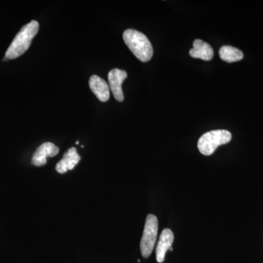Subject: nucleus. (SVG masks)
Returning <instances> with one entry per match:
<instances>
[{
  "mask_svg": "<svg viewBox=\"0 0 263 263\" xmlns=\"http://www.w3.org/2000/svg\"><path fill=\"white\" fill-rule=\"evenodd\" d=\"M123 39L129 50L143 62L149 61L153 57V47L148 37L136 29H127L123 34Z\"/></svg>",
  "mask_w": 263,
  "mask_h": 263,
  "instance_id": "obj_2",
  "label": "nucleus"
},
{
  "mask_svg": "<svg viewBox=\"0 0 263 263\" xmlns=\"http://www.w3.org/2000/svg\"><path fill=\"white\" fill-rule=\"evenodd\" d=\"M174 240V235L172 230L167 228L162 232L156 248V258L157 262L159 263L164 262L166 252L172 247Z\"/></svg>",
  "mask_w": 263,
  "mask_h": 263,
  "instance_id": "obj_7",
  "label": "nucleus"
},
{
  "mask_svg": "<svg viewBox=\"0 0 263 263\" xmlns=\"http://www.w3.org/2000/svg\"><path fill=\"white\" fill-rule=\"evenodd\" d=\"M169 250L171 251V252H172V251H173L172 247H171V248H170Z\"/></svg>",
  "mask_w": 263,
  "mask_h": 263,
  "instance_id": "obj_12",
  "label": "nucleus"
},
{
  "mask_svg": "<svg viewBox=\"0 0 263 263\" xmlns=\"http://www.w3.org/2000/svg\"><path fill=\"white\" fill-rule=\"evenodd\" d=\"M231 138V133L224 129L208 132L200 137L197 147L202 155H212L218 147L229 143Z\"/></svg>",
  "mask_w": 263,
  "mask_h": 263,
  "instance_id": "obj_3",
  "label": "nucleus"
},
{
  "mask_svg": "<svg viewBox=\"0 0 263 263\" xmlns=\"http://www.w3.org/2000/svg\"><path fill=\"white\" fill-rule=\"evenodd\" d=\"M89 87L100 101L105 103L110 98V89L108 84L98 76H91L89 79Z\"/></svg>",
  "mask_w": 263,
  "mask_h": 263,
  "instance_id": "obj_8",
  "label": "nucleus"
},
{
  "mask_svg": "<svg viewBox=\"0 0 263 263\" xmlns=\"http://www.w3.org/2000/svg\"><path fill=\"white\" fill-rule=\"evenodd\" d=\"M158 235V219L153 214H148L141 240V252L144 258H148L153 252Z\"/></svg>",
  "mask_w": 263,
  "mask_h": 263,
  "instance_id": "obj_4",
  "label": "nucleus"
},
{
  "mask_svg": "<svg viewBox=\"0 0 263 263\" xmlns=\"http://www.w3.org/2000/svg\"><path fill=\"white\" fill-rule=\"evenodd\" d=\"M80 160L81 157L78 154L77 150L72 147L67 151L62 160L57 164L56 171L59 174H65L67 171L73 169Z\"/></svg>",
  "mask_w": 263,
  "mask_h": 263,
  "instance_id": "obj_9",
  "label": "nucleus"
},
{
  "mask_svg": "<svg viewBox=\"0 0 263 263\" xmlns=\"http://www.w3.org/2000/svg\"><path fill=\"white\" fill-rule=\"evenodd\" d=\"M39 23L34 20L24 26L7 50L5 58L14 60L23 55L30 47L33 38L35 37L39 30Z\"/></svg>",
  "mask_w": 263,
  "mask_h": 263,
  "instance_id": "obj_1",
  "label": "nucleus"
},
{
  "mask_svg": "<svg viewBox=\"0 0 263 263\" xmlns=\"http://www.w3.org/2000/svg\"><path fill=\"white\" fill-rule=\"evenodd\" d=\"M60 148L50 142L41 145L32 156V163L36 167H41L47 163V157H53L58 155Z\"/></svg>",
  "mask_w": 263,
  "mask_h": 263,
  "instance_id": "obj_5",
  "label": "nucleus"
},
{
  "mask_svg": "<svg viewBox=\"0 0 263 263\" xmlns=\"http://www.w3.org/2000/svg\"><path fill=\"white\" fill-rule=\"evenodd\" d=\"M221 60L228 63L240 61L243 58V52L233 46H224L219 50Z\"/></svg>",
  "mask_w": 263,
  "mask_h": 263,
  "instance_id": "obj_11",
  "label": "nucleus"
},
{
  "mask_svg": "<svg viewBox=\"0 0 263 263\" xmlns=\"http://www.w3.org/2000/svg\"><path fill=\"white\" fill-rule=\"evenodd\" d=\"M127 77V72L124 70L116 68L109 72V86L117 101L122 102L124 100L122 85Z\"/></svg>",
  "mask_w": 263,
  "mask_h": 263,
  "instance_id": "obj_6",
  "label": "nucleus"
},
{
  "mask_svg": "<svg viewBox=\"0 0 263 263\" xmlns=\"http://www.w3.org/2000/svg\"><path fill=\"white\" fill-rule=\"evenodd\" d=\"M190 55L193 58L210 61L214 57V50L209 43L197 39L194 41L193 48L190 50Z\"/></svg>",
  "mask_w": 263,
  "mask_h": 263,
  "instance_id": "obj_10",
  "label": "nucleus"
}]
</instances>
